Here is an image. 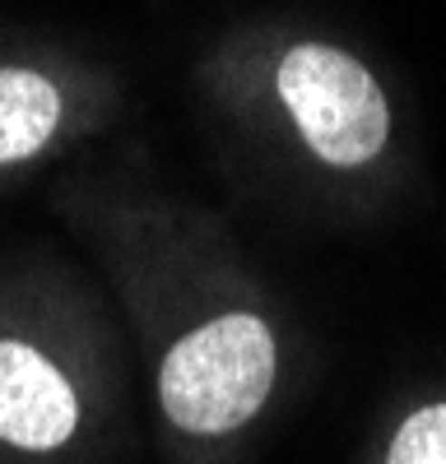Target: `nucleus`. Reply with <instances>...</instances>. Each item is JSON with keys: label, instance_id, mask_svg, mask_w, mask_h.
<instances>
[{"label": "nucleus", "instance_id": "1", "mask_svg": "<svg viewBox=\"0 0 446 464\" xmlns=\"http://www.w3.org/2000/svg\"><path fill=\"white\" fill-rule=\"evenodd\" d=\"M275 343L256 316H223L186 334L163 362V409L186 432H233L266 404Z\"/></svg>", "mask_w": 446, "mask_h": 464}, {"label": "nucleus", "instance_id": "2", "mask_svg": "<svg viewBox=\"0 0 446 464\" xmlns=\"http://www.w3.org/2000/svg\"><path fill=\"white\" fill-rule=\"evenodd\" d=\"M279 98L325 163H367L386 144V98L377 80L334 47H297L279 65Z\"/></svg>", "mask_w": 446, "mask_h": 464}, {"label": "nucleus", "instance_id": "3", "mask_svg": "<svg viewBox=\"0 0 446 464\" xmlns=\"http://www.w3.org/2000/svg\"><path fill=\"white\" fill-rule=\"evenodd\" d=\"M74 391L28 343L0 339V441L24 450H52L74 432Z\"/></svg>", "mask_w": 446, "mask_h": 464}, {"label": "nucleus", "instance_id": "4", "mask_svg": "<svg viewBox=\"0 0 446 464\" xmlns=\"http://www.w3.org/2000/svg\"><path fill=\"white\" fill-rule=\"evenodd\" d=\"M61 116L56 89L33 70H0V163L37 153Z\"/></svg>", "mask_w": 446, "mask_h": 464}, {"label": "nucleus", "instance_id": "5", "mask_svg": "<svg viewBox=\"0 0 446 464\" xmlns=\"http://www.w3.org/2000/svg\"><path fill=\"white\" fill-rule=\"evenodd\" d=\"M386 464H446V404L419 409L409 418Z\"/></svg>", "mask_w": 446, "mask_h": 464}]
</instances>
